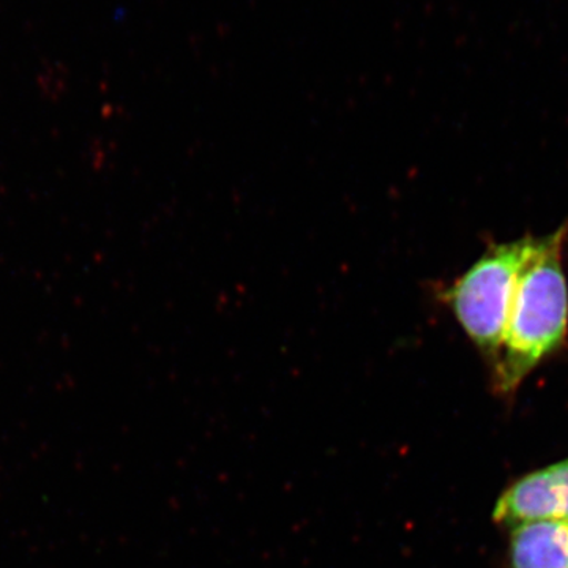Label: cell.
<instances>
[{
    "instance_id": "6da1fadb",
    "label": "cell",
    "mask_w": 568,
    "mask_h": 568,
    "mask_svg": "<svg viewBox=\"0 0 568 568\" xmlns=\"http://www.w3.org/2000/svg\"><path fill=\"white\" fill-rule=\"evenodd\" d=\"M568 223L536 237L519 274L506 334L491 365L496 394H517L541 362L558 354L568 338V284L562 252Z\"/></svg>"
},
{
    "instance_id": "7a4b0ae2",
    "label": "cell",
    "mask_w": 568,
    "mask_h": 568,
    "mask_svg": "<svg viewBox=\"0 0 568 568\" xmlns=\"http://www.w3.org/2000/svg\"><path fill=\"white\" fill-rule=\"evenodd\" d=\"M534 241V235H526L489 245L465 274L440 291V301L489 365L503 346L519 274Z\"/></svg>"
},
{
    "instance_id": "3957f363",
    "label": "cell",
    "mask_w": 568,
    "mask_h": 568,
    "mask_svg": "<svg viewBox=\"0 0 568 568\" xmlns=\"http://www.w3.org/2000/svg\"><path fill=\"white\" fill-rule=\"evenodd\" d=\"M493 519L515 528L530 521H568V458L526 474L497 499Z\"/></svg>"
},
{
    "instance_id": "277c9868",
    "label": "cell",
    "mask_w": 568,
    "mask_h": 568,
    "mask_svg": "<svg viewBox=\"0 0 568 568\" xmlns=\"http://www.w3.org/2000/svg\"><path fill=\"white\" fill-rule=\"evenodd\" d=\"M510 568H568V521H530L511 528Z\"/></svg>"
}]
</instances>
